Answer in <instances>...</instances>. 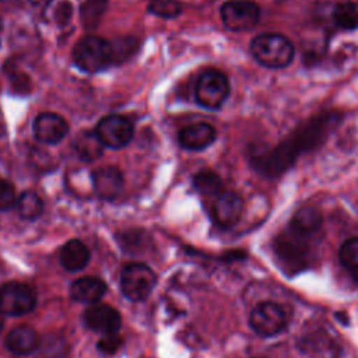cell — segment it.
I'll use <instances>...</instances> for the list:
<instances>
[{"label": "cell", "instance_id": "cell-1", "mask_svg": "<svg viewBox=\"0 0 358 358\" xmlns=\"http://www.w3.org/2000/svg\"><path fill=\"white\" fill-rule=\"evenodd\" d=\"M341 120V113L324 110L305 120L275 145H250L248 148L249 165L262 176L278 178L292 168L301 155L319 148Z\"/></svg>", "mask_w": 358, "mask_h": 358}, {"label": "cell", "instance_id": "cell-2", "mask_svg": "<svg viewBox=\"0 0 358 358\" xmlns=\"http://www.w3.org/2000/svg\"><path fill=\"white\" fill-rule=\"evenodd\" d=\"M249 49L250 55L260 66L273 70L289 66L295 56L292 42L277 32H264L255 36Z\"/></svg>", "mask_w": 358, "mask_h": 358}, {"label": "cell", "instance_id": "cell-3", "mask_svg": "<svg viewBox=\"0 0 358 358\" xmlns=\"http://www.w3.org/2000/svg\"><path fill=\"white\" fill-rule=\"evenodd\" d=\"M71 56L76 67L90 74L99 73L113 63L110 42L95 35L83 36L74 45Z\"/></svg>", "mask_w": 358, "mask_h": 358}, {"label": "cell", "instance_id": "cell-4", "mask_svg": "<svg viewBox=\"0 0 358 358\" xmlns=\"http://www.w3.org/2000/svg\"><path fill=\"white\" fill-rule=\"evenodd\" d=\"M312 238L313 235L302 234L287 227L274 241L275 255L287 267L301 270L309 260Z\"/></svg>", "mask_w": 358, "mask_h": 358}, {"label": "cell", "instance_id": "cell-5", "mask_svg": "<svg viewBox=\"0 0 358 358\" xmlns=\"http://www.w3.org/2000/svg\"><path fill=\"white\" fill-rule=\"evenodd\" d=\"M231 87L228 77L215 69H208L200 74L194 88L196 102L210 110L220 109L229 95Z\"/></svg>", "mask_w": 358, "mask_h": 358}, {"label": "cell", "instance_id": "cell-6", "mask_svg": "<svg viewBox=\"0 0 358 358\" xmlns=\"http://www.w3.org/2000/svg\"><path fill=\"white\" fill-rule=\"evenodd\" d=\"M157 284V274L144 263H130L120 274V291L133 301L141 302L150 296Z\"/></svg>", "mask_w": 358, "mask_h": 358}, {"label": "cell", "instance_id": "cell-7", "mask_svg": "<svg viewBox=\"0 0 358 358\" xmlns=\"http://www.w3.org/2000/svg\"><path fill=\"white\" fill-rule=\"evenodd\" d=\"M36 291L27 282L8 281L0 287V313L24 316L36 306Z\"/></svg>", "mask_w": 358, "mask_h": 358}, {"label": "cell", "instance_id": "cell-8", "mask_svg": "<svg viewBox=\"0 0 358 358\" xmlns=\"http://www.w3.org/2000/svg\"><path fill=\"white\" fill-rule=\"evenodd\" d=\"M249 324L260 337H273L287 327L288 315L278 303L263 301L252 309Z\"/></svg>", "mask_w": 358, "mask_h": 358}, {"label": "cell", "instance_id": "cell-9", "mask_svg": "<svg viewBox=\"0 0 358 358\" xmlns=\"http://www.w3.org/2000/svg\"><path fill=\"white\" fill-rule=\"evenodd\" d=\"M220 15L227 29L242 32L259 22L260 8L253 0H228L221 6Z\"/></svg>", "mask_w": 358, "mask_h": 358}, {"label": "cell", "instance_id": "cell-10", "mask_svg": "<svg viewBox=\"0 0 358 358\" xmlns=\"http://www.w3.org/2000/svg\"><path fill=\"white\" fill-rule=\"evenodd\" d=\"M95 133L105 147L119 150L133 140L134 127L133 123L122 115H106L98 122Z\"/></svg>", "mask_w": 358, "mask_h": 358}, {"label": "cell", "instance_id": "cell-11", "mask_svg": "<svg viewBox=\"0 0 358 358\" xmlns=\"http://www.w3.org/2000/svg\"><path fill=\"white\" fill-rule=\"evenodd\" d=\"M83 319L88 329L102 336L119 333L122 327V316L119 310L105 303L90 305L84 310Z\"/></svg>", "mask_w": 358, "mask_h": 358}, {"label": "cell", "instance_id": "cell-12", "mask_svg": "<svg viewBox=\"0 0 358 358\" xmlns=\"http://www.w3.org/2000/svg\"><path fill=\"white\" fill-rule=\"evenodd\" d=\"M243 213L242 197L232 190H222L214 199L211 214L221 228H232L241 220Z\"/></svg>", "mask_w": 358, "mask_h": 358}, {"label": "cell", "instance_id": "cell-13", "mask_svg": "<svg viewBox=\"0 0 358 358\" xmlns=\"http://www.w3.org/2000/svg\"><path fill=\"white\" fill-rule=\"evenodd\" d=\"M34 136L43 144H57L69 134V123L66 119L53 112L39 113L32 124Z\"/></svg>", "mask_w": 358, "mask_h": 358}, {"label": "cell", "instance_id": "cell-14", "mask_svg": "<svg viewBox=\"0 0 358 358\" xmlns=\"http://www.w3.org/2000/svg\"><path fill=\"white\" fill-rule=\"evenodd\" d=\"M92 187L102 200H113L123 189V175L115 166H99L92 172Z\"/></svg>", "mask_w": 358, "mask_h": 358}, {"label": "cell", "instance_id": "cell-15", "mask_svg": "<svg viewBox=\"0 0 358 358\" xmlns=\"http://www.w3.org/2000/svg\"><path fill=\"white\" fill-rule=\"evenodd\" d=\"M217 137L215 129L206 122L192 123L179 131V144L189 151H201L210 147Z\"/></svg>", "mask_w": 358, "mask_h": 358}, {"label": "cell", "instance_id": "cell-16", "mask_svg": "<svg viewBox=\"0 0 358 358\" xmlns=\"http://www.w3.org/2000/svg\"><path fill=\"white\" fill-rule=\"evenodd\" d=\"M106 284L99 277H81L71 282L70 298L78 303L94 305L98 303L106 294Z\"/></svg>", "mask_w": 358, "mask_h": 358}, {"label": "cell", "instance_id": "cell-17", "mask_svg": "<svg viewBox=\"0 0 358 358\" xmlns=\"http://www.w3.org/2000/svg\"><path fill=\"white\" fill-rule=\"evenodd\" d=\"M41 337L36 330L28 324H21L8 331L6 336V348L15 355H28L35 352Z\"/></svg>", "mask_w": 358, "mask_h": 358}, {"label": "cell", "instance_id": "cell-18", "mask_svg": "<svg viewBox=\"0 0 358 358\" xmlns=\"http://www.w3.org/2000/svg\"><path fill=\"white\" fill-rule=\"evenodd\" d=\"M59 257L64 270L80 271L88 264L91 253L84 242L80 239H70L62 246Z\"/></svg>", "mask_w": 358, "mask_h": 358}, {"label": "cell", "instance_id": "cell-19", "mask_svg": "<svg viewBox=\"0 0 358 358\" xmlns=\"http://www.w3.org/2000/svg\"><path fill=\"white\" fill-rule=\"evenodd\" d=\"M74 150L78 157L85 162H92L101 158L103 152V144L101 143L99 137L96 136L95 130H83L74 138Z\"/></svg>", "mask_w": 358, "mask_h": 358}, {"label": "cell", "instance_id": "cell-20", "mask_svg": "<svg viewBox=\"0 0 358 358\" xmlns=\"http://www.w3.org/2000/svg\"><path fill=\"white\" fill-rule=\"evenodd\" d=\"M323 224L320 211L316 207H301L289 220L288 227L308 235H316Z\"/></svg>", "mask_w": 358, "mask_h": 358}, {"label": "cell", "instance_id": "cell-21", "mask_svg": "<svg viewBox=\"0 0 358 358\" xmlns=\"http://www.w3.org/2000/svg\"><path fill=\"white\" fill-rule=\"evenodd\" d=\"M70 345L63 336L46 334L41 337L35 351L36 358H67Z\"/></svg>", "mask_w": 358, "mask_h": 358}, {"label": "cell", "instance_id": "cell-22", "mask_svg": "<svg viewBox=\"0 0 358 358\" xmlns=\"http://www.w3.org/2000/svg\"><path fill=\"white\" fill-rule=\"evenodd\" d=\"M15 207H17L18 215L29 221L39 218L43 213V201L39 197V194L32 190L22 192L17 199Z\"/></svg>", "mask_w": 358, "mask_h": 358}, {"label": "cell", "instance_id": "cell-23", "mask_svg": "<svg viewBox=\"0 0 358 358\" xmlns=\"http://www.w3.org/2000/svg\"><path fill=\"white\" fill-rule=\"evenodd\" d=\"M193 187L203 196H214V197L224 190L221 178L211 169L199 171L193 176Z\"/></svg>", "mask_w": 358, "mask_h": 358}, {"label": "cell", "instance_id": "cell-24", "mask_svg": "<svg viewBox=\"0 0 358 358\" xmlns=\"http://www.w3.org/2000/svg\"><path fill=\"white\" fill-rule=\"evenodd\" d=\"M333 22L341 29H357L358 28V8L352 3L337 4L331 14Z\"/></svg>", "mask_w": 358, "mask_h": 358}, {"label": "cell", "instance_id": "cell-25", "mask_svg": "<svg viewBox=\"0 0 358 358\" xmlns=\"http://www.w3.org/2000/svg\"><path fill=\"white\" fill-rule=\"evenodd\" d=\"M109 0H85L81 7V20L87 28H94L102 18Z\"/></svg>", "mask_w": 358, "mask_h": 358}, {"label": "cell", "instance_id": "cell-26", "mask_svg": "<svg viewBox=\"0 0 358 358\" xmlns=\"http://www.w3.org/2000/svg\"><path fill=\"white\" fill-rule=\"evenodd\" d=\"M338 259L344 267L358 271V236L347 239L340 246Z\"/></svg>", "mask_w": 358, "mask_h": 358}, {"label": "cell", "instance_id": "cell-27", "mask_svg": "<svg viewBox=\"0 0 358 358\" xmlns=\"http://www.w3.org/2000/svg\"><path fill=\"white\" fill-rule=\"evenodd\" d=\"M148 11L161 18H175L182 13V6L176 0H152Z\"/></svg>", "mask_w": 358, "mask_h": 358}, {"label": "cell", "instance_id": "cell-28", "mask_svg": "<svg viewBox=\"0 0 358 358\" xmlns=\"http://www.w3.org/2000/svg\"><path fill=\"white\" fill-rule=\"evenodd\" d=\"M112 45V57L113 63L126 60L130 57L131 53L136 52L137 49V41L136 38H124V39H117L115 42H110Z\"/></svg>", "mask_w": 358, "mask_h": 358}, {"label": "cell", "instance_id": "cell-29", "mask_svg": "<svg viewBox=\"0 0 358 358\" xmlns=\"http://www.w3.org/2000/svg\"><path fill=\"white\" fill-rule=\"evenodd\" d=\"M17 193L13 183L7 179L0 178V211H7L17 204Z\"/></svg>", "mask_w": 358, "mask_h": 358}, {"label": "cell", "instance_id": "cell-30", "mask_svg": "<svg viewBox=\"0 0 358 358\" xmlns=\"http://www.w3.org/2000/svg\"><path fill=\"white\" fill-rule=\"evenodd\" d=\"M122 344H123V338L119 336V333L105 334L98 340L96 348L99 352L105 355H110V354H115L122 347Z\"/></svg>", "mask_w": 358, "mask_h": 358}, {"label": "cell", "instance_id": "cell-31", "mask_svg": "<svg viewBox=\"0 0 358 358\" xmlns=\"http://www.w3.org/2000/svg\"><path fill=\"white\" fill-rule=\"evenodd\" d=\"M70 15H71V7L69 3H63L60 4V7L57 8V13H56V17L59 20V22L64 24L70 20Z\"/></svg>", "mask_w": 358, "mask_h": 358}, {"label": "cell", "instance_id": "cell-32", "mask_svg": "<svg viewBox=\"0 0 358 358\" xmlns=\"http://www.w3.org/2000/svg\"><path fill=\"white\" fill-rule=\"evenodd\" d=\"M29 1H31L32 4H36V6L39 4V6H42V4H45V3L49 1V0H29Z\"/></svg>", "mask_w": 358, "mask_h": 358}, {"label": "cell", "instance_id": "cell-33", "mask_svg": "<svg viewBox=\"0 0 358 358\" xmlns=\"http://www.w3.org/2000/svg\"><path fill=\"white\" fill-rule=\"evenodd\" d=\"M3 329H4V315L0 313V333Z\"/></svg>", "mask_w": 358, "mask_h": 358}]
</instances>
